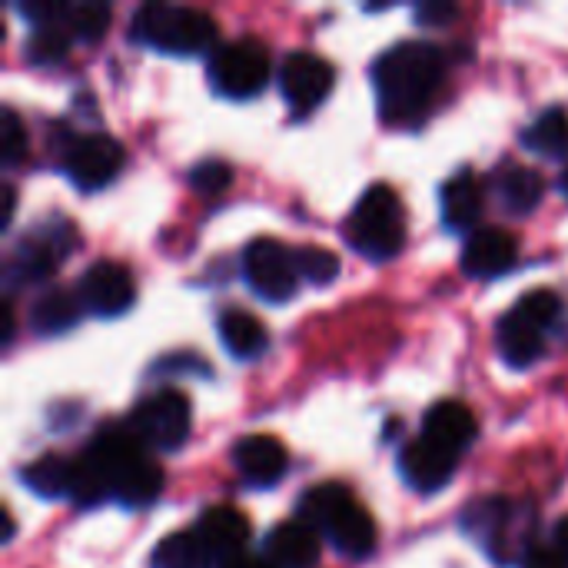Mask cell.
Segmentation results:
<instances>
[{
    "label": "cell",
    "instance_id": "1",
    "mask_svg": "<svg viewBox=\"0 0 568 568\" xmlns=\"http://www.w3.org/2000/svg\"><path fill=\"white\" fill-rule=\"evenodd\" d=\"M369 77L379 116L396 126H416L426 120L443 90L446 53L426 40H403L373 63Z\"/></svg>",
    "mask_w": 568,
    "mask_h": 568
},
{
    "label": "cell",
    "instance_id": "2",
    "mask_svg": "<svg viewBox=\"0 0 568 568\" xmlns=\"http://www.w3.org/2000/svg\"><path fill=\"white\" fill-rule=\"evenodd\" d=\"M83 459L97 469L106 496L123 509H146L163 493L160 466L146 456V446L126 426L100 429L83 449Z\"/></svg>",
    "mask_w": 568,
    "mask_h": 568
},
{
    "label": "cell",
    "instance_id": "3",
    "mask_svg": "<svg viewBox=\"0 0 568 568\" xmlns=\"http://www.w3.org/2000/svg\"><path fill=\"white\" fill-rule=\"evenodd\" d=\"M296 513L310 529L326 536L329 546L339 556L356 559V562L373 556V549H376V523L346 486H339V483L310 486L300 496Z\"/></svg>",
    "mask_w": 568,
    "mask_h": 568
},
{
    "label": "cell",
    "instance_id": "4",
    "mask_svg": "<svg viewBox=\"0 0 568 568\" xmlns=\"http://www.w3.org/2000/svg\"><path fill=\"white\" fill-rule=\"evenodd\" d=\"M216 20L200 7L180 3H143L130 20V37L150 50L170 57H196L213 50L216 43Z\"/></svg>",
    "mask_w": 568,
    "mask_h": 568
},
{
    "label": "cell",
    "instance_id": "5",
    "mask_svg": "<svg viewBox=\"0 0 568 568\" xmlns=\"http://www.w3.org/2000/svg\"><path fill=\"white\" fill-rule=\"evenodd\" d=\"M346 240L359 256L373 263H386L399 256L406 243V213H403L399 196L386 183H373L356 200L346 220Z\"/></svg>",
    "mask_w": 568,
    "mask_h": 568
},
{
    "label": "cell",
    "instance_id": "6",
    "mask_svg": "<svg viewBox=\"0 0 568 568\" xmlns=\"http://www.w3.org/2000/svg\"><path fill=\"white\" fill-rule=\"evenodd\" d=\"M190 399L180 389H156L136 403L126 429L153 453H176L190 439Z\"/></svg>",
    "mask_w": 568,
    "mask_h": 568
},
{
    "label": "cell",
    "instance_id": "7",
    "mask_svg": "<svg viewBox=\"0 0 568 568\" xmlns=\"http://www.w3.org/2000/svg\"><path fill=\"white\" fill-rule=\"evenodd\" d=\"M210 83L226 100H253L270 83V53L260 40L220 43L210 57Z\"/></svg>",
    "mask_w": 568,
    "mask_h": 568
},
{
    "label": "cell",
    "instance_id": "8",
    "mask_svg": "<svg viewBox=\"0 0 568 568\" xmlns=\"http://www.w3.org/2000/svg\"><path fill=\"white\" fill-rule=\"evenodd\" d=\"M243 280L266 303H290L300 290L296 253L273 236H256L243 250Z\"/></svg>",
    "mask_w": 568,
    "mask_h": 568
},
{
    "label": "cell",
    "instance_id": "9",
    "mask_svg": "<svg viewBox=\"0 0 568 568\" xmlns=\"http://www.w3.org/2000/svg\"><path fill=\"white\" fill-rule=\"evenodd\" d=\"M126 163V153L120 146V140H113L110 133H87V136H73L63 150V173L70 176V183L77 190H103L110 186L120 170Z\"/></svg>",
    "mask_w": 568,
    "mask_h": 568
},
{
    "label": "cell",
    "instance_id": "10",
    "mask_svg": "<svg viewBox=\"0 0 568 568\" xmlns=\"http://www.w3.org/2000/svg\"><path fill=\"white\" fill-rule=\"evenodd\" d=\"M333 80H336V73H333L329 60H323L320 53H310V50L290 53L280 67V90L296 116L313 113L329 97Z\"/></svg>",
    "mask_w": 568,
    "mask_h": 568
},
{
    "label": "cell",
    "instance_id": "11",
    "mask_svg": "<svg viewBox=\"0 0 568 568\" xmlns=\"http://www.w3.org/2000/svg\"><path fill=\"white\" fill-rule=\"evenodd\" d=\"M77 296H80L87 313H93L100 320H116V316H123L133 306L136 290H133L130 273L120 263L97 260L77 280Z\"/></svg>",
    "mask_w": 568,
    "mask_h": 568
},
{
    "label": "cell",
    "instance_id": "12",
    "mask_svg": "<svg viewBox=\"0 0 568 568\" xmlns=\"http://www.w3.org/2000/svg\"><path fill=\"white\" fill-rule=\"evenodd\" d=\"M519 263V240L503 226H479L466 236L463 246V270L476 280H496L513 273Z\"/></svg>",
    "mask_w": 568,
    "mask_h": 568
},
{
    "label": "cell",
    "instance_id": "13",
    "mask_svg": "<svg viewBox=\"0 0 568 568\" xmlns=\"http://www.w3.org/2000/svg\"><path fill=\"white\" fill-rule=\"evenodd\" d=\"M193 532L203 542V549L210 552V559L223 566V562L243 556V546L250 542V519L233 506H210L200 513Z\"/></svg>",
    "mask_w": 568,
    "mask_h": 568
},
{
    "label": "cell",
    "instance_id": "14",
    "mask_svg": "<svg viewBox=\"0 0 568 568\" xmlns=\"http://www.w3.org/2000/svg\"><path fill=\"white\" fill-rule=\"evenodd\" d=\"M456 466H459V456L433 446L426 436L406 443L399 453V473H403L406 486L416 493H439L453 479Z\"/></svg>",
    "mask_w": 568,
    "mask_h": 568
},
{
    "label": "cell",
    "instance_id": "15",
    "mask_svg": "<svg viewBox=\"0 0 568 568\" xmlns=\"http://www.w3.org/2000/svg\"><path fill=\"white\" fill-rule=\"evenodd\" d=\"M439 210H443V226L453 233H476L479 216L486 210V186L473 170L453 173L443 190H439Z\"/></svg>",
    "mask_w": 568,
    "mask_h": 568
},
{
    "label": "cell",
    "instance_id": "16",
    "mask_svg": "<svg viewBox=\"0 0 568 568\" xmlns=\"http://www.w3.org/2000/svg\"><path fill=\"white\" fill-rule=\"evenodd\" d=\"M423 436L433 446H439V449H446L453 456H463L476 443L479 423H476V416H473V409L466 403H459V399H439L423 416Z\"/></svg>",
    "mask_w": 568,
    "mask_h": 568
},
{
    "label": "cell",
    "instance_id": "17",
    "mask_svg": "<svg viewBox=\"0 0 568 568\" xmlns=\"http://www.w3.org/2000/svg\"><path fill=\"white\" fill-rule=\"evenodd\" d=\"M489 190L496 196V203L513 213V216H529L532 210H539L542 196H546V180L539 170L526 166V163H513L506 160L503 166H496Z\"/></svg>",
    "mask_w": 568,
    "mask_h": 568
},
{
    "label": "cell",
    "instance_id": "18",
    "mask_svg": "<svg viewBox=\"0 0 568 568\" xmlns=\"http://www.w3.org/2000/svg\"><path fill=\"white\" fill-rule=\"evenodd\" d=\"M233 466L250 486H276L286 476L290 456L280 439L256 433V436H243L233 446Z\"/></svg>",
    "mask_w": 568,
    "mask_h": 568
},
{
    "label": "cell",
    "instance_id": "19",
    "mask_svg": "<svg viewBox=\"0 0 568 568\" xmlns=\"http://www.w3.org/2000/svg\"><path fill=\"white\" fill-rule=\"evenodd\" d=\"M263 559L273 568H313L320 562V532L303 519L280 523L263 542Z\"/></svg>",
    "mask_w": 568,
    "mask_h": 568
},
{
    "label": "cell",
    "instance_id": "20",
    "mask_svg": "<svg viewBox=\"0 0 568 568\" xmlns=\"http://www.w3.org/2000/svg\"><path fill=\"white\" fill-rule=\"evenodd\" d=\"M496 346L506 366L513 369H529L532 363L542 359L546 353V333L536 329L532 323H526L519 313H506L496 326Z\"/></svg>",
    "mask_w": 568,
    "mask_h": 568
},
{
    "label": "cell",
    "instance_id": "21",
    "mask_svg": "<svg viewBox=\"0 0 568 568\" xmlns=\"http://www.w3.org/2000/svg\"><path fill=\"white\" fill-rule=\"evenodd\" d=\"M80 313H83V303L77 293L70 290H43L33 306H30V329L37 336H63L70 333L77 323H80Z\"/></svg>",
    "mask_w": 568,
    "mask_h": 568
},
{
    "label": "cell",
    "instance_id": "22",
    "mask_svg": "<svg viewBox=\"0 0 568 568\" xmlns=\"http://www.w3.org/2000/svg\"><path fill=\"white\" fill-rule=\"evenodd\" d=\"M67 250H70V243L60 240V236H53V233H47V236H40V233L37 236H27L17 246L13 260H10V276H17L20 283H40V280H47L57 270V263L63 260Z\"/></svg>",
    "mask_w": 568,
    "mask_h": 568
},
{
    "label": "cell",
    "instance_id": "23",
    "mask_svg": "<svg viewBox=\"0 0 568 568\" xmlns=\"http://www.w3.org/2000/svg\"><path fill=\"white\" fill-rule=\"evenodd\" d=\"M216 333H220V343L226 346V353L233 359H256L270 346V333L246 310H223L216 316Z\"/></svg>",
    "mask_w": 568,
    "mask_h": 568
},
{
    "label": "cell",
    "instance_id": "24",
    "mask_svg": "<svg viewBox=\"0 0 568 568\" xmlns=\"http://www.w3.org/2000/svg\"><path fill=\"white\" fill-rule=\"evenodd\" d=\"M73 466H77V459H63V456L47 453V456H40L20 469V483L40 499H70Z\"/></svg>",
    "mask_w": 568,
    "mask_h": 568
},
{
    "label": "cell",
    "instance_id": "25",
    "mask_svg": "<svg viewBox=\"0 0 568 568\" xmlns=\"http://www.w3.org/2000/svg\"><path fill=\"white\" fill-rule=\"evenodd\" d=\"M523 146L542 160H568V113L562 106L542 110L526 130Z\"/></svg>",
    "mask_w": 568,
    "mask_h": 568
},
{
    "label": "cell",
    "instance_id": "26",
    "mask_svg": "<svg viewBox=\"0 0 568 568\" xmlns=\"http://www.w3.org/2000/svg\"><path fill=\"white\" fill-rule=\"evenodd\" d=\"M213 559L203 549V542L196 539V532L180 529L170 532L166 539H160L150 552V568H210Z\"/></svg>",
    "mask_w": 568,
    "mask_h": 568
},
{
    "label": "cell",
    "instance_id": "27",
    "mask_svg": "<svg viewBox=\"0 0 568 568\" xmlns=\"http://www.w3.org/2000/svg\"><path fill=\"white\" fill-rule=\"evenodd\" d=\"M110 7L97 0H63V17L60 27L70 33V40L97 43L110 30Z\"/></svg>",
    "mask_w": 568,
    "mask_h": 568
},
{
    "label": "cell",
    "instance_id": "28",
    "mask_svg": "<svg viewBox=\"0 0 568 568\" xmlns=\"http://www.w3.org/2000/svg\"><path fill=\"white\" fill-rule=\"evenodd\" d=\"M513 313H519V316H523L526 323H532L536 329L549 333V329L559 323V316H562V300H559L552 290H529V293H523V296L516 300Z\"/></svg>",
    "mask_w": 568,
    "mask_h": 568
},
{
    "label": "cell",
    "instance_id": "29",
    "mask_svg": "<svg viewBox=\"0 0 568 568\" xmlns=\"http://www.w3.org/2000/svg\"><path fill=\"white\" fill-rule=\"evenodd\" d=\"M296 270L300 280H306L310 286H329L339 276V256L323 250V246H296Z\"/></svg>",
    "mask_w": 568,
    "mask_h": 568
},
{
    "label": "cell",
    "instance_id": "30",
    "mask_svg": "<svg viewBox=\"0 0 568 568\" xmlns=\"http://www.w3.org/2000/svg\"><path fill=\"white\" fill-rule=\"evenodd\" d=\"M67 47H70V33L63 27H37L30 30V40L23 50L30 63H57L67 57Z\"/></svg>",
    "mask_w": 568,
    "mask_h": 568
},
{
    "label": "cell",
    "instance_id": "31",
    "mask_svg": "<svg viewBox=\"0 0 568 568\" xmlns=\"http://www.w3.org/2000/svg\"><path fill=\"white\" fill-rule=\"evenodd\" d=\"M186 180H190L193 193H200V196H220L233 183V170L223 160H200L196 166H190Z\"/></svg>",
    "mask_w": 568,
    "mask_h": 568
},
{
    "label": "cell",
    "instance_id": "32",
    "mask_svg": "<svg viewBox=\"0 0 568 568\" xmlns=\"http://www.w3.org/2000/svg\"><path fill=\"white\" fill-rule=\"evenodd\" d=\"M23 153H27V130H23L17 110L3 106L0 110V160H3V166H13V163H20Z\"/></svg>",
    "mask_w": 568,
    "mask_h": 568
},
{
    "label": "cell",
    "instance_id": "33",
    "mask_svg": "<svg viewBox=\"0 0 568 568\" xmlns=\"http://www.w3.org/2000/svg\"><path fill=\"white\" fill-rule=\"evenodd\" d=\"M523 568H568V562L559 556V549L549 542V546H532L523 559Z\"/></svg>",
    "mask_w": 568,
    "mask_h": 568
},
{
    "label": "cell",
    "instance_id": "34",
    "mask_svg": "<svg viewBox=\"0 0 568 568\" xmlns=\"http://www.w3.org/2000/svg\"><path fill=\"white\" fill-rule=\"evenodd\" d=\"M459 10L453 3H426V7H416V23H426V27H443L456 17Z\"/></svg>",
    "mask_w": 568,
    "mask_h": 568
},
{
    "label": "cell",
    "instance_id": "35",
    "mask_svg": "<svg viewBox=\"0 0 568 568\" xmlns=\"http://www.w3.org/2000/svg\"><path fill=\"white\" fill-rule=\"evenodd\" d=\"M552 546L559 549V556L568 562V516L566 519H559V526H556V532H552Z\"/></svg>",
    "mask_w": 568,
    "mask_h": 568
},
{
    "label": "cell",
    "instance_id": "36",
    "mask_svg": "<svg viewBox=\"0 0 568 568\" xmlns=\"http://www.w3.org/2000/svg\"><path fill=\"white\" fill-rule=\"evenodd\" d=\"M220 568H273L266 559H256V556H236L230 562H223Z\"/></svg>",
    "mask_w": 568,
    "mask_h": 568
},
{
    "label": "cell",
    "instance_id": "37",
    "mask_svg": "<svg viewBox=\"0 0 568 568\" xmlns=\"http://www.w3.org/2000/svg\"><path fill=\"white\" fill-rule=\"evenodd\" d=\"M13 206H17V190L7 183V186H3V226H10V220H13Z\"/></svg>",
    "mask_w": 568,
    "mask_h": 568
},
{
    "label": "cell",
    "instance_id": "38",
    "mask_svg": "<svg viewBox=\"0 0 568 568\" xmlns=\"http://www.w3.org/2000/svg\"><path fill=\"white\" fill-rule=\"evenodd\" d=\"M10 339H13V306H10V300H7V303H3V336H0V343L10 346Z\"/></svg>",
    "mask_w": 568,
    "mask_h": 568
},
{
    "label": "cell",
    "instance_id": "39",
    "mask_svg": "<svg viewBox=\"0 0 568 568\" xmlns=\"http://www.w3.org/2000/svg\"><path fill=\"white\" fill-rule=\"evenodd\" d=\"M559 190H562V193H566V200H568V166H566V173H562V176H559Z\"/></svg>",
    "mask_w": 568,
    "mask_h": 568
}]
</instances>
